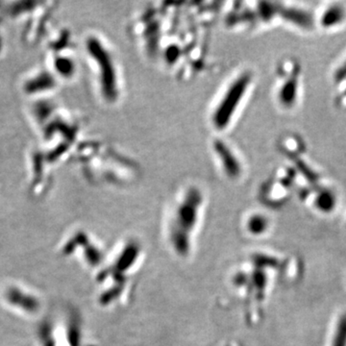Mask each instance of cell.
Here are the masks:
<instances>
[{"instance_id": "8992f818", "label": "cell", "mask_w": 346, "mask_h": 346, "mask_svg": "<svg viewBox=\"0 0 346 346\" xmlns=\"http://www.w3.org/2000/svg\"><path fill=\"white\" fill-rule=\"evenodd\" d=\"M3 297L9 306L26 315H36L40 310V299L18 286L6 287Z\"/></svg>"}, {"instance_id": "5bb4252c", "label": "cell", "mask_w": 346, "mask_h": 346, "mask_svg": "<svg viewBox=\"0 0 346 346\" xmlns=\"http://www.w3.org/2000/svg\"><path fill=\"white\" fill-rule=\"evenodd\" d=\"M346 78V61L345 63H343L339 69L336 70V80L337 81H340V80L344 79Z\"/></svg>"}, {"instance_id": "52a82bcc", "label": "cell", "mask_w": 346, "mask_h": 346, "mask_svg": "<svg viewBox=\"0 0 346 346\" xmlns=\"http://www.w3.org/2000/svg\"><path fill=\"white\" fill-rule=\"evenodd\" d=\"M217 146L218 158L220 160L222 168H224V170L230 176H237L239 173L240 167L232 151L224 143H220Z\"/></svg>"}, {"instance_id": "8fae6325", "label": "cell", "mask_w": 346, "mask_h": 346, "mask_svg": "<svg viewBox=\"0 0 346 346\" xmlns=\"http://www.w3.org/2000/svg\"><path fill=\"white\" fill-rule=\"evenodd\" d=\"M343 17L344 13L340 7H332L322 17V24L325 26H333L341 21Z\"/></svg>"}, {"instance_id": "6da1fadb", "label": "cell", "mask_w": 346, "mask_h": 346, "mask_svg": "<svg viewBox=\"0 0 346 346\" xmlns=\"http://www.w3.org/2000/svg\"><path fill=\"white\" fill-rule=\"evenodd\" d=\"M145 259V246L136 237L122 238L110 250L104 265L94 273L95 300L101 309L113 310L128 304Z\"/></svg>"}, {"instance_id": "3957f363", "label": "cell", "mask_w": 346, "mask_h": 346, "mask_svg": "<svg viewBox=\"0 0 346 346\" xmlns=\"http://www.w3.org/2000/svg\"><path fill=\"white\" fill-rule=\"evenodd\" d=\"M109 251L101 239L82 229L71 234L61 248L63 256L78 258L84 267L94 273L104 265Z\"/></svg>"}, {"instance_id": "7a4b0ae2", "label": "cell", "mask_w": 346, "mask_h": 346, "mask_svg": "<svg viewBox=\"0 0 346 346\" xmlns=\"http://www.w3.org/2000/svg\"><path fill=\"white\" fill-rule=\"evenodd\" d=\"M205 198L197 188L182 192L171 205L163 227V239L169 253L188 261L197 250L203 224Z\"/></svg>"}, {"instance_id": "7c38bea8", "label": "cell", "mask_w": 346, "mask_h": 346, "mask_svg": "<svg viewBox=\"0 0 346 346\" xmlns=\"http://www.w3.org/2000/svg\"><path fill=\"white\" fill-rule=\"evenodd\" d=\"M332 346H346V314L338 321Z\"/></svg>"}, {"instance_id": "5b68a950", "label": "cell", "mask_w": 346, "mask_h": 346, "mask_svg": "<svg viewBox=\"0 0 346 346\" xmlns=\"http://www.w3.org/2000/svg\"><path fill=\"white\" fill-rule=\"evenodd\" d=\"M88 50L98 68L99 79L103 95L109 100L117 98L119 94L118 71L109 50L97 38H90Z\"/></svg>"}, {"instance_id": "9c48e42d", "label": "cell", "mask_w": 346, "mask_h": 346, "mask_svg": "<svg viewBox=\"0 0 346 346\" xmlns=\"http://www.w3.org/2000/svg\"><path fill=\"white\" fill-rule=\"evenodd\" d=\"M284 17L287 20L294 22L297 25L301 27H310L312 25L311 17L303 11L295 10V9H288L284 11Z\"/></svg>"}, {"instance_id": "30bf717a", "label": "cell", "mask_w": 346, "mask_h": 346, "mask_svg": "<svg viewBox=\"0 0 346 346\" xmlns=\"http://www.w3.org/2000/svg\"><path fill=\"white\" fill-rule=\"evenodd\" d=\"M296 81L295 80H289L286 83V85H284V87L281 89L280 92V99L281 102L284 105H291L294 100H295V96H296Z\"/></svg>"}, {"instance_id": "277c9868", "label": "cell", "mask_w": 346, "mask_h": 346, "mask_svg": "<svg viewBox=\"0 0 346 346\" xmlns=\"http://www.w3.org/2000/svg\"><path fill=\"white\" fill-rule=\"evenodd\" d=\"M251 76L248 73H243L228 87L213 112L212 121L216 128H227L248 91Z\"/></svg>"}, {"instance_id": "4fadbf2b", "label": "cell", "mask_w": 346, "mask_h": 346, "mask_svg": "<svg viewBox=\"0 0 346 346\" xmlns=\"http://www.w3.org/2000/svg\"><path fill=\"white\" fill-rule=\"evenodd\" d=\"M335 203L336 201L334 195L329 191L320 193L317 199V208L323 212H330L334 208Z\"/></svg>"}, {"instance_id": "ba28073f", "label": "cell", "mask_w": 346, "mask_h": 346, "mask_svg": "<svg viewBox=\"0 0 346 346\" xmlns=\"http://www.w3.org/2000/svg\"><path fill=\"white\" fill-rule=\"evenodd\" d=\"M268 223L267 218L261 215H253L248 218L246 222V230L254 236L262 235L267 230Z\"/></svg>"}, {"instance_id": "9a60e30c", "label": "cell", "mask_w": 346, "mask_h": 346, "mask_svg": "<svg viewBox=\"0 0 346 346\" xmlns=\"http://www.w3.org/2000/svg\"><path fill=\"white\" fill-rule=\"evenodd\" d=\"M221 346H235V345H234V344H233V343H226V344H224V345H223V344H222V345H221Z\"/></svg>"}]
</instances>
